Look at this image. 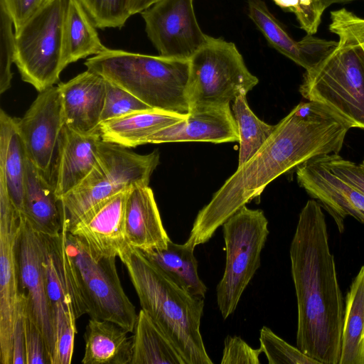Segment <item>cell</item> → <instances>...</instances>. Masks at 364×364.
Here are the masks:
<instances>
[{"label": "cell", "instance_id": "2", "mask_svg": "<svg viewBox=\"0 0 364 364\" xmlns=\"http://www.w3.org/2000/svg\"><path fill=\"white\" fill-rule=\"evenodd\" d=\"M289 256L297 301L296 347L318 364H339L344 301L321 205L299 215Z\"/></svg>", "mask_w": 364, "mask_h": 364}, {"label": "cell", "instance_id": "3", "mask_svg": "<svg viewBox=\"0 0 364 364\" xmlns=\"http://www.w3.org/2000/svg\"><path fill=\"white\" fill-rule=\"evenodd\" d=\"M118 257L141 309L170 338L186 364H212L200 333L203 298L189 294L138 249L127 244Z\"/></svg>", "mask_w": 364, "mask_h": 364}, {"label": "cell", "instance_id": "7", "mask_svg": "<svg viewBox=\"0 0 364 364\" xmlns=\"http://www.w3.org/2000/svg\"><path fill=\"white\" fill-rule=\"evenodd\" d=\"M235 43L209 36L189 60L187 98L190 111L230 105L258 83Z\"/></svg>", "mask_w": 364, "mask_h": 364}, {"label": "cell", "instance_id": "5", "mask_svg": "<svg viewBox=\"0 0 364 364\" xmlns=\"http://www.w3.org/2000/svg\"><path fill=\"white\" fill-rule=\"evenodd\" d=\"M329 30L338 36L337 44L306 70L299 92L332 109L351 128L364 129V50L336 11L331 12Z\"/></svg>", "mask_w": 364, "mask_h": 364}, {"label": "cell", "instance_id": "15", "mask_svg": "<svg viewBox=\"0 0 364 364\" xmlns=\"http://www.w3.org/2000/svg\"><path fill=\"white\" fill-rule=\"evenodd\" d=\"M296 178L299 186L333 217L341 233L346 216L364 224V194L336 176L318 156L298 166Z\"/></svg>", "mask_w": 364, "mask_h": 364}, {"label": "cell", "instance_id": "45", "mask_svg": "<svg viewBox=\"0 0 364 364\" xmlns=\"http://www.w3.org/2000/svg\"><path fill=\"white\" fill-rule=\"evenodd\" d=\"M350 1L352 0H319L325 9L333 4L344 3Z\"/></svg>", "mask_w": 364, "mask_h": 364}, {"label": "cell", "instance_id": "11", "mask_svg": "<svg viewBox=\"0 0 364 364\" xmlns=\"http://www.w3.org/2000/svg\"><path fill=\"white\" fill-rule=\"evenodd\" d=\"M140 14L159 55L189 60L209 38L198 23L193 0H159Z\"/></svg>", "mask_w": 364, "mask_h": 364}, {"label": "cell", "instance_id": "38", "mask_svg": "<svg viewBox=\"0 0 364 364\" xmlns=\"http://www.w3.org/2000/svg\"><path fill=\"white\" fill-rule=\"evenodd\" d=\"M23 323L26 364H50L43 333L28 314L26 306V300L24 303Z\"/></svg>", "mask_w": 364, "mask_h": 364}, {"label": "cell", "instance_id": "35", "mask_svg": "<svg viewBox=\"0 0 364 364\" xmlns=\"http://www.w3.org/2000/svg\"><path fill=\"white\" fill-rule=\"evenodd\" d=\"M0 93L8 90L11 84V65L15 51V33L13 21L4 4L0 0Z\"/></svg>", "mask_w": 364, "mask_h": 364}, {"label": "cell", "instance_id": "1", "mask_svg": "<svg viewBox=\"0 0 364 364\" xmlns=\"http://www.w3.org/2000/svg\"><path fill=\"white\" fill-rule=\"evenodd\" d=\"M350 128L326 105L313 101L300 102L198 212L186 242L195 248L209 241L219 227L259 197L279 176L311 159L338 154Z\"/></svg>", "mask_w": 364, "mask_h": 364}, {"label": "cell", "instance_id": "12", "mask_svg": "<svg viewBox=\"0 0 364 364\" xmlns=\"http://www.w3.org/2000/svg\"><path fill=\"white\" fill-rule=\"evenodd\" d=\"M21 213L0 183V360L12 364L13 335L21 296L16 245Z\"/></svg>", "mask_w": 364, "mask_h": 364}, {"label": "cell", "instance_id": "39", "mask_svg": "<svg viewBox=\"0 0 364 364\" xmlns=\"http://www.w3.org/2000/svg\"><path fill=\"white\" fill-rule=\"evenodd\" d=\"M318 158L336 176L364 194L363 164H357L343 159L336 154L321 156Z\"/></svg>", "mask_w": 364, "mask_h": 364}, {"label": "cell", "instance_id": "29", "mask_svg": "<svg viewBox=\"0 0 364 364\" xmlns=\"http://www.w3.org/2000/svg\"><path fill=\"white\" fill-rule=\"evenodd\" d=\"M339 364H364V265L346 297Z\"/></svg>", "mask_w": 364, "mask_h": 364}, {"label": "cell", "instance_id": "21", "mask_svg": "<svg viewBox=\"0 0 364 364\" xmlns=\"http://www.w3.org/2000/svg\"><path fill=\"white\" fill-rule=\"evenodd\" d=\"M127 244L141 251L166 249L169 238L152 189L134 186L128 189L125 206Z\"/></svg>", "mask_w": 364, "mask_h": 364}, {"label": "cell", "instance_id": "42", "mask_svg": "<svg viewBox=\"0 0 364 364\" xmlns=\"http://www.w3.org/2000/svg\"><path fill=\"white\" fill-rule=\"evenodd\" d=\"M21 304L13 335L12 364H26V353L25 346L23 323V311L25 300L21 294Z\"/></svg>", "mask_w": 364, "mask_h": 364}, {"label": "cell", "instance_id": "22", "mask_svg": "<svg viewBox=\"0 0 364 364\" xmlns=\"http://www.w3.org/2000/svg\"><path fill=\"white\" fill-rule=\"evenodd\" d=\"M66 229L58 236L41 234L46 289L51 308L63 304L74 311L76 319L87 314L80 295L71 258L67 251Z\"/></svg>", "mask_w": 364, "mask_h": 364}, {"label": "cell", "instance_id": "23", "mask_svg": "<svg viewBox=\"0 0 364 364\" xmlns=\"http://www.w3.org/2000/svg\"><path fill=\"white\" fill-rule=\"evenodd\" d=\"M21 215L34 230L43 235L58 236L63 230L60 200L54 187L28 158Z\"/></svg>", "mask_w": 364, "mask_h": 364}, {"label": "cell", "instance_id": "41", "mask_svg": "<svg viewBox=\"0 0 364 364\" xmlns=\"http://www.w3.org/2000/svg\"><path fill=\"white\" fill-rule=\"evenodd\" d=\"M17 32L42 7L43 0H1Z\"/></svg>", "mask_w": 364, "mask_h": 364}, {"label": "cell", "instance_id": "47", "mask_svg": "<svg viewBox=\"0 0 364 364\" xmlns=\"http://www.w3.org/2000/svg\"><path fill=\"white\" fill-rule=\"evenodd\" d=\"M363 164H364V161H363Z\"/></svg>", "mask_w": 364, "mask_h": 364}, {"label": "cell", "instance_id": "13", "mask_svg": "<svg viewBox=\"0 0 364 364\" xmlns=\"http://www.w3.org/2000/svg\"><path fill=\"white\" fill-rule=\"evenodd\" d=\"M16 252L19 292L43 333L50 361L54 346L52 308L46 289L41 235L21 215Z\"/></svg>", "mask_w": 364, "mask_h": 364}, {"label": "cell", "instance_id": "14", "mask_svg": "<svg viewBox=\"0 0 364 364\" xmlns=\"http://www.w3.org/2000/svg\"><path fill=\"white\" fill-rule=\"evenodd\" d=\"M28 159L50 179L59 137L65 125L58 86L40 92L21 118H15Z\"/></svg>", "mask_w": 364, "mask_h": 364}, {"label": "cell", "instance_id": "17", "mask_svg": "<svg viewBox=\"0 0 364 364\" xmlns=\"http://www.w3.org/2000/svg\"><path fill=\"white\" fill-rule=\"evenodd\" d=\"M106 83L102 76L87 70L58 85L66 126L82 134L99 133Z\"/></svg>", "mask_w": 364, "mask_h": 364}, {"label": "cell", "instance_id": "8", "mask_svg": "<svg viewBox=\"0 0 364 364\" xmlns=\"http://www.w3.org/2000/svg\"><path fill=\"white\" fill-rule=\"evenodd\" d=\"M226 260L216 288L217 304L225 320L235 311L240 299L260 267V255L267 236L268 220L260 209L246 205L223 225Z\"/></svg>", "mask_w": 364, "mask_h": 364}, {"label": "cell", "instance_id": "32", "mask_svg": "<svg viewBox=\"0 0 364 364\" xmlns=\"http://www.w3.org/2000/svg\"><path fill=\"white\" fill-rule=\"evenodd\" d=\"M54 346L50 364H69L72 361L77 333L74 311L63 304L52 307Z\"/></svg>", "mask_w": 364, "mask_h": 364}, {"label": "cell", "instance_id": "26", "mask_svg": "<svg viewBox=\"0 0 364 364\" xmlns=\"http://www.w3.org/2000/svg\"><path fill=\"white\" fill-rule=\"evenodd\" d=\"M28 156L15 118L0 111V182L21 214Z\"/></svg>", "mask_w": 364, "mask_h": 364}, {"label": "cell", "instance_id": "31", "mask_svg": "<svg viewBox=\"0 0 364 364\" xmlns=\"http://www.w3.org/2000/svg\"><path fill=\"white\" fill-rule=\"evenodd\" d=\"M234 118L240 139L238 166L249 160L267 141L274 130L259 119L251 110L247 102V94L238 95L232 102Z\"/></svg>", "mask_w": 364, "mask_h": 364}, {"label": "cell", "instance_id": "18", "mask_svg": "<svg viewBox=\"0 0 364 364\" xmlns=\"http://www.w3.org/2000/svg\"><path fill=\"white\" fill-rule=\"evenodd\" d=\"M240 136L230 105L192 109L186 118L151 136L147 144L239 141Z\"/></svg>", "mask_w": 364, "mask_h": 364}, {"label": "cell", "instance_id": "16", "mask_svg": "<svg viewBox=\"0 0 364 364\" xmlns=\"http://www.w3.org/2000/svg\"><path fill=\"white\" fill-rule=\"evenodd\" d=\"M124 190L85 213L69 233L80 239L95 257H118L127 245Z\"/></svg>", "mask_w": 364, "mask_h": 364}, {"label": "cell", "instance_id": "36", "mask_svg": "<svg viewBox=\"0 0 364 364\" xmlns=\"http://www.w3.org/2000/svg\"><path fill=\"white\" fill-rule=\"evenodd\" d=\"M150 109L153 108L107 80L106 96L101 122Z\"/></svg>", "mask_w": 364, "mask_h": 364}, {"label": "cell", "instance_id": "43", "mask_svg": "<svg viewBox=\"0 0 364 364\" xmlns=\"http://www.w3.org/2000/svg\"><path fill=\"white\" fill-rule=\"evenodd\" d=\"M336 11L364 50V18L344 8L336 10Z\"/></svg>", "mask_w": 364, "mask_h": 364}, {"label": "cell", "instance_id": "24", "mask_svg": "<svg viewBox=\"0 0 364 364\" xmlns=\"http://www.w3.org/2000/svg\"><path fill=\"white\" fill-rule=\"evenodd\" d=\"M186 117L160 109H146L102 122L99 133L102 141L134 148L147 144L151 136Z\"/></svg>", "mask_w": 364, "mask_h": 364}, {"label": "cell", "instance_id": "40", "mask_svg": "<svg viewBox=\"0 0 364 364\" xmlns=\"http://www.w3.org/2000/svg\"><path fill=\"white\" fill-rule=\"evenodd\" d=\"M261 348L254 349L239 336H228L224 341L222 364H259Z\"/></svg>", "mask_w": 364, "mask_h": 364}, {"label": "cell", "instance_id": "28", "mask_svg": "<svg viewBox=\"0 0 364 364\" xmlns=\"http://www.w3.org/2000/svg\"><path fill=\"white\" fill-rule=\"evenodd\" d=\"M133 333L131 364H186L170 338L142 309Z\"/></svg>", "mask_w": 364, "mask_h": 364}, {"label": "cell", "instance_id": "25", "mask_svg": "<svg viewBox=\"0 0 364 364\" xmlns=\"http://www.w3.org/2000/svg\"><path fill=\"white\" fill-rule=\"evenodd\" d=\"M112 321L90 318L85 328L83 364H131L132 337Z\"/></svg>", "mask_w": 364, "mask_h": 364}, {"label": "cell", "instance_id": "4", "mask_svg": "<svg viewBox=\"0 0 364 364\" xmlns=\"http://www.w3.org/2000/svg\"><path fill=\"white\" fill-rule=\"evenodd\" d=\"M85 65L153 109L189 114L188 60L108 48L87 58Z\"/></svg>", "mask_w": 364, "mask_h": 364}, {"label": "cell", "instance_id": "6", "mask_svg": "<svg viewBox=\"0 0 364 364\" xmlns=\"http://www.w3.org/2000/svg\"><path fill=\"white\" fill-rule=\"evenodd\" d=\"M102 139L97 161L87 176L60 198L63 227L68 232L89 210L102 201L134 186H149L159 164L157 150L139 154Z\"/></svg>", "mask_w": 364, "mask_h": 364}, {"label": "cell", "instance_id": "37", "mask_svg": "<svg viewBox=\"0 0 364 364\" xmlns=\"http://www.w3.org/2000/svg\"><path fill=\"white\" fill-rule=\"evenodd\" d=\"M283 10L294 14L301 29L307 34L317 32L325 9L319 0H272Z\"/></svg>", "mask_w": 364, "mask_h": 364}, {"label": "cell", "instance_id": "19", "mask_svg": "<svg viewBox=\"0 0 364 364\" xmlns=\"http://www.w3.org/2000/svg\"><path fill=\"white\" fill-rule=\"evenodd\" d=\"M247 4L249 17L269 45L306 70L317 65L337 44V41L309 34L296 41L271 13L264 1L247 0Z\"/></svg>", "mask_w": 364, "mask_h": 364}, {"label": "cell", "instance_id": "9", "mask_svg": "<svg viewBox=\"0 0 364 364\" xmlns=\"http://www.w3.org/2000/svg\"><path fill=\"white\" fill-rule=\"evenodd\" d=\"M66 246L87 314L133 332L138 314L122 288L116 257L94 256L80 239L69 232Z\"/></svg>", "mask_w": 364, "mask_h": 364}, {"label": "cell", "instance_id": "27", "mask_svg": "<svg viewBox=\"0 0 364 364\" xmlns=\"http://www.w3.org/2000/svg\"><path fill=\"white\" fill-rule=\"evenodd\" d=\"M96 26L79 0H68L63 25L62 59L69 64L108 49L101 42Z\"/></svg>", "mask_w": 364, "mask_h": 364}, {"label": "cell", "instance_id": "34", "mask_svg": "<svg viewBox=\"0 0 364 364\" xmlns=\"http://www.w3.org/2000/svg\"><path fill=\"white\" fill-rule=\"evenodd\" d=\"M95 26L121 28L132 16L129 9V0H79Z\"/></svg>", "mask_w": 364, "mask_h": 364}, {"label": "cell", "instance_id": "44", "mask_svg": "<svg viewBox=\"0 0 364 364\" xmlns=\"http://www.w3.org/2000/svg\"><path fill=\"white\" fill-rule=\"evenodd\" d=\"M159 0H129V9L131 15L141 13Z\"/></svg>", "mask_w": 364, "mask_h": 364}, {"label": "cell", "instance_id": "30", "mask_svg": "<svg viewBox=\"0 0 364 364\" xmlns=\"http://www.w3.org/2000/svg\"><path fill=\"white\" fill-rule=\"evenodd\" d=\"M194 249L186 242L176 244L170 240L166 249L141 252L189 294L204 299L207 287L198 276Z\"/></svg>", "mask_w": 364, "mask_h": 364}, {"label": "cell", "instance_id": "20", "mask_svg": "<svg viewBox=\"0 0 364 364\" xmlns=\"http://www.w3.org/2000/svg\"><path fill=\"white\" fill-rule=\"evenodd\" d=\"M100 140V133L85 135L63 126L50 175L59 200L91 171L97 161Z\"/></svg>", "mask_w": 364, "mask_h": 364}, {"label": "cell", "instance_id": "10", "mask_svg": "<svg viewBox=\"0 0 364 364\" xmlns=\"http://www.w3.org/2000/svg\"><path fill=\"white\" fill-rule=\"evenodd\" d=\"M68 0L43 6L15 33L14 63L21 79L42 92L58 82L64 70L63 25Z\"/></svg>", "mask_w": 364, "mask_h": 364}, {"label": "cell", "instance_id": "46", "mask_svg": "<svg viewBox=\"0 0 364 364\" xmlns=\"http://www.w3.org/2000/svg\"><path fill=\"white\" fill-rule=\"evenodd\" d=\"M51 1H53V0H43V5H42V6L46 5L47 3H48V2Z\"/></svg>", "mask_w": 364, "mask_h": 364}, {"label": "cell", "instance_id": "33", "mask_svg": "<svg viewBox=\"0 0 364 364\" xmlns=\"http://www.w3.org/2000/svg\"><path fill=\"white\" fill-rule=\"evenodd\" d=\"M259 342L269 364H318L317 361L288 343L267 326L260 330Z\"/></svg>", "mask_w": 364, "mask_h": 364}]
</instances>
